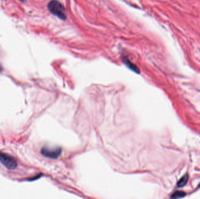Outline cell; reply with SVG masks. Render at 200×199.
<instances>
[{"instance_id":"cell-4","label":"cell","mask_w":200,"mask_h":199,"mask_svg":"<svg viewBox=\"0 0 200 199\" xmlns=\"http://www.w3.org/2000/svg\"><path fill=\"white\" fill-rule=\"evenodd\" d=\"M123 62L125 63V64L126 65L130 70L134 71V72H135L136 73H138V74L140 72V71H139V69L138 68V67H137L135 65L132 63L128 59L124 57L123 58Z\"/></svg>"},{"instance_id":"cell-2","label":"cell","mask_w":200,"mask_h":199,"mask_svg":"<svg viewBox=\"0 0 200 199\" xmlns=\"http://www.w3.org/2000/svg\"><path fill=\"white\" fill-rule=\"evenodd\" d=\"M0 162L10 170H15L18 165L17 160L15 158L10 155L2 152H0Z\"/></svg>"},{"instance_id":"cell-3","label":"cell","mask_w":200,"mask_h":199,"mask_svg":"<svg viewBox=\"0 0 200 199\" xmlns=\"http://www.w3.org/2000/svg\"><path fill=\"white\" fill-rule=\"evenodd\" d=\"M62 153V149L58 146H43L41 150V154L45 157L56 159Z\"/></svg>"},{"instance_id":"cell-1","label":"cell","mask_w":200,"mask_h":199,"mask_svg":"<svg viewBox=\"0 0 200 199\" xmlns=\"http://www.w3.org/2000/svg\"><path fill=\"white\" fill-rule=\"evenodd\" d=\"M48 10L54 15L58 17L62 20L67 18L64 6L57 0H52L48 4Z\"/></svg>"},{"instance_id":"cell-5","label":"cell","mask_w":200,"mask_h":199,"mask_svg":"<svg viewBox=\"0 0 200 199\" xmlns=\"http://www.w3.org/2000/svg\"><path fill=\"white\" fill-rule=\"evenodd\" d=\"M187 181H188V175H186L184 176L179 180V181H178L177 183L178 187H182L184 186L187 183Z\"/></svg>"},{"instance_id":"cell-7","label":"cell","mask_w":200,"mask_h":199,"mask_svg":"<svg viewBox=\"0 0 200 199\" xmlns=\"http://www.w3.org/2000/svg\"><path fill=\"white\" fill-rule=\"evenodd\" d=\"M19 1H22V2H24V1H25V0H19Z\"/></svg>"},{"instance_id":"cell-6","label":"cell","mask_w":200,"mask_h":199,"mask_svg":"<svg viewBox=\"0 0 200 199\" xmlns=\"http://www.w3.org/2000/svg\"><path fill=\"white\" fill-rule=\"evenodd\" d=\"M186 196V193L182 191H177L174 193H173L171 196V198L173 199H178V198H182V197H184Z\"/></svg>"}]
</instances>
